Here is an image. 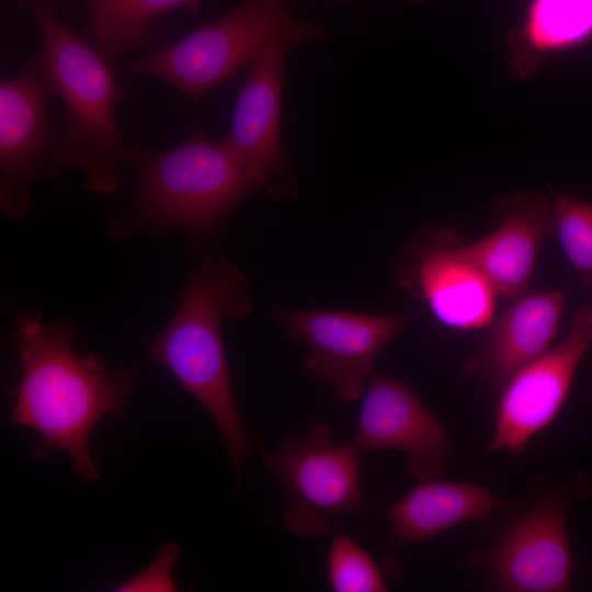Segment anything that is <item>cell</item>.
<instances>
[{"label":"cell","instance_id":"6da1fadb","mask_svg":"<svg viewBox=\"0 0 592 592\" xmlns=\"http://www.w3.org/2000/svg\"><path fill=\"white\" fill-rule=\"evenodd\" d=\"M75 335L71 321L44 323L38 311L16 320L13 337L21 377L9 419L37 432L42 447L60 449L76 475L94 481L99 474L89 436L105 417L124 413L133 382L102 357L78 354L72 348Z\"/></svg>","mask_w":592,"mask_h":592},{"label":"cell","instance_id":"7a4b0ae2","mask_svg":"<svg viewBox=\"0 0 592 592\" xmlns=\"http://www.w3.org/2000/svg\"><path fill=\"white\" fill-rule=\"evenodd\" d=\"M249 283L226 257L206 255L182 289L178 307L148 349L210 414L229 453L235 490L241 486L250 442L235 398L220 322L248 316Z\"/></svg>","mask_w":592,"mask_h":592},{"label":"cell","instance_id":"3957f363","mask_svg":"<svg viewBox=\"0 0 592 592\" xmlns=\"http://www.w3.org/2000/svg\"><path fill=\"white\" fill-rule=\"evenodd\" d=\"M32 11L49 84L66 107L56 162L81 169L89 191L112 194L121 184L124 168L130 166L134 149L115 118V106L125 100L126 91L110 60L66 26L54 9L33 2Z\"/></svg>","mask_w":592,"mask_h":592},{"label":"cell","instance_id":"277c9868","mask_svg":"<svg viewBox=\"0 0 592 592\" xmlns=\"http://www.w3.org/2000/svg\"><path fill=\"white\" fill-rule=\"evenodd\" d=\"M136 197L124 227L158 231L179 228L204 236L220 225L236 205L261 187L259 180L220 143L195 130L162 151L134 146Z\"/></svg>","mask_w":592,"mask_h":592},{"label":"cell","instance_id":"5b68a950","mask_svg":"<svg viewBox=\"0 0 592 592\" xmlns=\"http://www.w3.org/2000/svg\"><path fill=\"white\" fill-rule=\"evenodd\" d=\"M326 30L293 16L285 0H243L224 16L121 67L158 78L194 101L230 81L266 47L320 39Z\"/></svg>","mask_w":592,"mask_h":592},{"label":"cell","instance_id":"8992f818","mask_svg":"<svg viewBox=\"0 0 592 592\" xmlns=\"http://www.w3.org/2000/svg\"><path fill=\"white\" fill-rule=\"evenodd\" d=\"M258 454L289 499L283 513L289 533L326 536L341 519L364 510L362 455L350 441H335L327 423H316L304 439L291 432L277 452L258 447Z\"/></svg>","mask_w":592,"mask_h":592},{"label":"cell","instance_id":"52a82bcc","mask_svg":"<svg viewBox=\"0 0 592 592\" xmlns=\"http://www.w3.org/2000/svg\"><path fill=\"white\" fill-rule=\"evenodd\" d=\"M274 316L294 341L310 346L304 367L343 402L364 396L377 355L410 323L408 314L307 311L283 306L275 307Z\"/></svg>","mask_w":592,"mask_h":592},{"label":"cell","instance_id":"ba28073f","mask_svg":"<svg viewBox=\"0 0 592 592\" xmlns=\"http://www.w3.org/2000/svg\"><path fill=\"white\" fill-rule=\"evenodd\" d=\"M53 93L41 56L0 82V210L12 220L30 208L31 183L57 173L60 130L47 114Z\"/></svg>","mask_w":592,"mask_h":592},{"label":"cell","instance_id":"9c48e42d","mask_svg":"<svg viewBox=\"0 0 592 592\" xmlns=\"http://www.w3.org/2000/svg\"><path fill=\"white\" fill-rule=\"evenodd\" d=\"M591 344L592 306H582L563 341L519 369L502 387L489 452L525 451L559 413Z\"/></svg>","mask_w":592,"mask_h":592},{"label":"cell","instance_id":"30bf717a","mask_svg":"<svg viewBox=\"0 0 592 592\" xmlns=\"http://www.w3.org/2000/svg\"><path fill=\"white\" fill-rule=\"evenodd\" d=\"M292 48L288 43H275L251 61L236 98L229 129L220 139L261 187L284 200L296 195L281 141L283 65Z\"/></svg>","mask_w":592,"mask_h":592},{"label":"cell","instance_id":"8fae6325","mask_svg":"<svg viewBox=\"0 0 592 592\" xmlns=\"http://www.w3.org/2000/svg\"><path fill=\"white\" fill-rule=\"evenodd\" d=\"M350 442L363 456L378 449L402 451L419 480L442 475L452 449L447 432L417 391L391 376H372Z\"/></svg>","mask_w":592,"mask_h":592},{"label":"cell","instance_id":"7c38bea8","mask_svg":"<svg viewBox=\"0 0 592 592\" xmlns=\"http://www.w3.org/2000/svg\"><path fill=\"white\" fill-rule=\"evenodd\" d=\"M446 243L437 230L423 231L401 258L400 284L423 300L442 325L482 328L492 318L497 296L479 270Z\"/></svg>","mask_w":592,"mask_h":592},{"label":"cell","instance_id":"4fadbf2b","mask_svg":"<svg viewBox=\"0 0 592 592\" xmlns=\"http://www.w3.org/2000/svg\"><path fill=\"white\" fill-rule=\"evenodd\" d=\"M567 511L563 498L545 496L508 528L489 561L497 587L516 592L569 590L572 561Z\"/></svg>","mask_w":592,"mask_h":592},{"label":"cell","instance_id":"5bb4252c","mask_svg":"<svg viewBox=\"0 0 592 592\" xmlns=\"http://www.w3.org/2000/svg\"><path fill=\"white\" fill-rule=\"evenodd\" d=\"M494 230L455 251L486 277L497 297L526 289L543 241L555 231L553 203L536 193L501 198L493 208Z\"/></svg>","mask_w":592,"mask_h":592},{"label":"cell","instance_id":"9a60e30c","mask_svg":"<svg viewBox=\"0 0 592 592\" xmlns=\"http://www.w3.org/2000/svg\"><path fill=\"white\" fill-rule=\"evenodd\" d=\"M563 306L561 291L517 298L493 323L481 349L467 357L464 369L502 389L519 369L550 349Z\"/></svg>","mask_w":592,"mask_h":592},{"label":"cell","instance_id":"2e32d148","mask_svg":"<svg viewBox=\"0 0 592 592\" xmlns=\"http://www.w3.org/2000/svg\"><path fill=\"white\" fill-rule=\"evenodd\" d=\"M509 502L477 483L422 480L386 512L394 544L424 540Z\"/></svg>","mask_w":592,"mask_h":592},{"label":"cell","instance_id":"e0dca14e","mask_svg":"<svg viewBox=\"0 0 592 592\" xmlns=\"http://www.w3.org/2000/svg\"><path fill=\"white\" fill-rule=\"evenodd\" d=\"M89 22L84 37L109 60L152 46V22L160 15L185 10L198 19L205 0H82Z\"/></svg>","mask_w":592,"mask_h":592},{"label":"cell","instance_id":"ac0fdd59","mask_svg":"<svg viewBox=\"0 0 592 592\" xmlns=\"http://www.w3.org/2000/svg\"><path fill=\"white\" fill-rule=\"evenodd\" d=\"M592 37V0H532L524 26L514 33V65L527 71V61L576 47ZM533 68V67H532Z\"/></svg>","mask_w":592,"mask_h":592},{"label":"cell","instance_id":"d6986e66","mask_svg":"<svg viewBox=\"0 0 592 592\" xmlns=\"http://www.w3.org/2000/svg\"><path fill=\"white\" fill-rule=\"evenodd\" d=\"M327 574L335 592H384L388 585L369 553L349 535L337 532L327 554Z\"/></svg>","mask_w":592,"mask_h":592},{"label":"cell","instance_id":"ffe728a7","mask_svg":"<svg viewBox=\"0 0 592 592\" xmlns=\"http://www.w3.org/2000/svg\"><path fill=\"white\" fill-rule=\"evenodd\" d=\"M562 251L582 281L592 287V204L568 195L551 201Z\"/></svg>","mask_w":592,"mask_h":592},{"label":"cell","instance_id":"44dd1931","mask_svg":"<svg viewBox=\"0 0 592 592\" xmlns=\"http://www.w3.org/2000/svg\"><path fill=\"white\" fill-rule=\"evenodd\" d=\"M180 556V548L169 543L146 569L135 578L123 583L119 591H174L177 585L171 576L172 568Z\"/></svg>","mask_w":592,"mask_h":592},{"label":"cell","instance_id":"7402d4cb","mask_svg":"<svg viewBox=\"0 0 592 592\" xmlns=\"http://www.w3.org/2000/svg\"><path fill=\"white\" fill-rule=\"evenodd\" d=\"M409 1H411V2H413V3H424V2H426L428 0H409Z\"/></svg>","mask_w":592,"mask_h":592},{"label":"cell","instance_id":"603a6c76","mask_svg":"<svg viewBox=\"0 0 592 592\" xmlns=\"http://www.w3.org/2000/svg\"><path fill=\"white\" fill-rule=\"evenodd\" d=\"M337 1H351V0H337Z\"/></svg>","mask_w":592,"mask_h":592}]
</instances>
